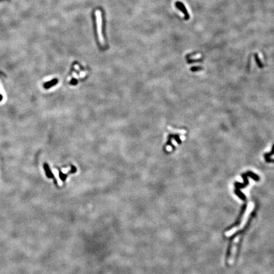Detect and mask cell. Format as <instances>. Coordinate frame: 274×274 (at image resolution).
Here are the masks:
<instances>
[{
  "instance_id": "cell-1",
  "label": "cell",
  "mask_w": 274,
  "mask_h": 274,
  "mask_svg": "<svg viewBox=\"0 0 274 274\" xmlns=\"http://www.w3.org/2000/svg\"><path fill=\"white\" fill-rule=\"evenodd\" d=\"M95 16H96V21H97V33L99 36V41H100V44L104 45V39L103 34H102V17L101 12L99 10L95 11Z\"/></svg>"
},
{
  "instance_id": "cell-2",
  "label": "cell",
  "mask_w": 274,
  "mask_h": 274,
  "mask_svg": "<svg viewBox=\"0 0 274 274\" xmlns=\"http://www.w3.org/2000/svg\"><path fill=\"white\" fill-rule=\"evenodd\" d=\"M242 176L243 177V179L244 180V183H241L236 182L235 183V186H236V188H243L245 187H246L249 184V181H248V178H247V175L246 174H242Z\"/></svg>"
},
{
  "instance_id": "cell-3",
  "label": "cell",
  "mask_w": 274,
  "mask_h": 274,
  "mask_svg": "<svg viewBox=\"0 0 274 274\" xmlns=\"http://www.w3.org/2000/svg\"><path fill=\"white\" fill-rule=\"evenodd\" d=\"M274 154V145H273L272 150L271 152L266 153V154H264V157H265V161L267 162H274V159H271L270 158V157L272 155Z\"/></svg>"
},
{
  "instance_id": "cell-4",
  "label": "cell",
  "mask_w": 274,
  "mask_h": 274,
  "mask_svg": "<svg viewBox=\"0 0 274 274\" xmlns=\"http://www.w3.org/2000/svg\"><path fill=\"white\" fill-rule=\"evenodd\" d=\"M176 6H177L178 8H179L183 12V13L185 15L186 19H189V15H188V13L187 12V11L186 10V9H185V6H183V5H182V4L180 3H176Z\"/></svg>"
},
{
  "instance_id": "cell-5",
  "label": "cell",
  "mask_w": 274,
  "mask_h": 274,
  "mask_svg": "<svg viewBox=\"0 0 274 274\" xmlns=\"http://www.w3.org/2000/svg\"><path fill=\"white\" fill-rule=\"evenodd\" d=\"M44 170H45L46 174V176H47L49 178H53V174H52L51 170L50 169L49 166H48V165L47 164H44Z\"/></svg>"
},
{
  "instance_id": "cell-6",
  "label": "cell",
  "mask_w": 274,
  "mask_h": 274,
  "mask_svg": "<svg viewBox=\"0 0 274 274\" xmlns=\"http://www.w3.org/2000/svg\"><path fill=\"white\" fill-rule=\"evenodd\" d=\"M56 83H57V80L54 79V80H52V81H49V82L45 83V84H44V88H46V89H48V88H51V86H53V85H55V84H56Z\"/></svg>"
},
{
  "instance_id": "cell-7",
  "label": "cell",
  "mask_w": 274,
  "mask_h": 274,
  "mask_svg": "<svg viewBox=\"0 0 274 274\" xmlns=\"http://www.w3.org/2000/svg\"><path fill=\"white\" fill-rule=\"evenodd\" d=\"M246 175L250 176L251 178H253V180H255V181H258L259 180H260V177H259L257 175V174H255L254 173L251 172V171H248V172H247Z\"/></svg>"
},
{
  "instance_id": "cell-8",
  "label": "cell",
  "mask_w": 274,
  "mask_h": 274,
  "mask_svg": "<svg viewBox=\"0 0 274 274\" xmlns=\"http://www.w3.org/2000/svg\"><path fill=\"white\" fill-rule=\"evenodd\" d=\"M235 192H236V193L237 194L238 196H239L240 198L241 199H243V200H246V196L243 194L242 192H241L240 190H239V189H238V188H236V190H235Z\"/></svg>"
},
{
  "instance_id": "cell-9",
  "label": "cell",
  "mask_w": 274,
  "mask_h": 274,
  "mask_svg": "<svg viewBox=\"0 0 274 274\" xmlns=\"http://www.w3.org/2000/svg\"><path fill=\"white\" fill-rule=\"evenodd\" d=\"M202 69V68L201 67H192V68H191V70H192V71H197V70H201Z\"/></svg>"
},
{
  "instance_id": "cell-10",
  "label": "cell",
  "mask_w": 274,
  "mask_h": 274,
  "mask_svg": "<svg viewBox=\"0 0 274 274\" xmlns=\"http://www.w3.org/2000/svg\"><path fill=\"white\" fill-rule=\"evenodd\" d=\"M2 100H3V96H2V95L0 94V102H1Z\"/></svg>"
}]
</instances>
